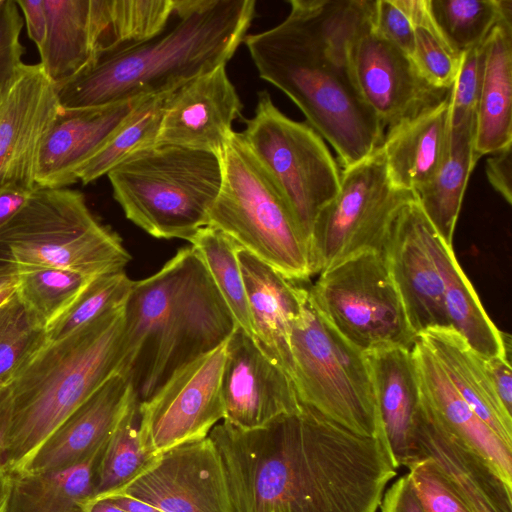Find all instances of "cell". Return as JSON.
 Returning <instances> with one entry per match:
<instances>
[{
  "label": "cell",
  "instance_id": "41",
  "mask_svg": "<svg viewBox=\"0 0 512 512\" xmlns=\"http://www.w3.org/2000/svg\"><path fill=\"white\" fill-rule=\"evenodd\" d=\"M484 59L485 42L461 55L450 90V129L476 123Z\"/></svg>",
  "mask_w": 512,
  "mask_h": 512
},
{
  "label": "cell",
  "instance_id": "12",
  "mask_svg": "<svg viewBox=\"0 0 512 512\" xmlns=\"http://www.w3.org/2000/svg\"><path fill=\"white\" fill-rule=\"evenodd\" d=\"M415 197L391 184L380 148L343 169L338 193L318 213L312 227V274L363 252H381L397 212Z\"/></svg>",
  "mask_w": 512,
  "mask_h": 512
},
{
  "label": "cell",
  "instance_id": "44",
  "mask_svg": "<svg viewBox=\"0 0 512 512\" xmlns=\"http://www.w3.org/2000/svg\"><path fill=\"white\" fill-rule=\"evenodd\" d=\"M22 27L23 20L16 1L0 0V86L5 85L23 64Z\"/></svg>",
  "mask_w": 512,
  "mask_h": 512
},
{
  "label": "cell",
  "instance_id": "10",
  "mask_svg": "<svg viewBox=\"0 0 512 512\" xmlns=\"http://www.w3.org/2000/svg\"><path fill=\"white\" fill-rule=\"evenodd\" d=\"M244 123V140L309 244L318 213L340 189L338 162L319 133L309 123L283 114L266 90L258 92L254 115Z\"/></svg>",
  "mask_w": 512,
  "mask_h": 512
},
{
  "label": "cell",
  "instance_id": "50",
  "mask_svg": "<svg viewBox=\"0 0 512 512\" xmlns=\"http://www.w3.org/2000/svg\"><path fill=\"white\" fill-rule=\"evenodd\" d=\"M111 500L116 506L123 509L126 512H162L153 505L136 498L124 495V494H113L106 497ZM95 499V498H94Z\"/></svg>",
  "mask_w": 512,
  "mask_h": 512
},
{
  "label": "cell",
  "instance_id": "45",
  "mask_svg": "<svg viewBox=\"0 0 512 512\" xmlns=\"http://www.w3.org/2000/svg\"><path fill=\"white\" fill-rule=\"evenodd\" d=\"M379 508L381 512H425L407 474L385 490Z\"/></svg>",
  "mask_w": 512,
  "mask_h": 512
},
{
  "label": "cell",
  "instance_id": "3",
  "mask_svg": "<svg viewBox=\"0 0 512 512\" xmlns=\"http://www.w3.org/2000/svg\"><path fill=\"white\" fill-rule=\"evenodd\" d=\"M255 16V0H175L160 34L100 54L80 74L55 86L60 105L95 107L175 90L227 65Z\"/></svg>",
  "mask_w": 512,
  "mask_h": 512
},
{
  "label": "cell",
  "instance_id": "30",
  "mask_svg": "<svg viewBox=\"0 0 512 512\" xmlns=\"http://www.w3.org/2000/svg\"><path fill=\"white\" fill-rule=\"evenodd\" d=\"M108 441L74 466L42 473L11 474L6 512H88L97 469Z\"/></svg>",
  "mask_w": 512,
  "mask_h": 512
},
{
  "label": "cell",
  "instance_id": "34",
  "mask_svg": "<svg viewBox=\"0 0 512 512\" xmlns=\"http://www.w3.org/2000/svg\"><path fill=\"white\" fill-rule=\"evenodd\" d=\"M430 15L458 55L480 46L501 21H512L510 0H427Z\"/></svg>",
  "mask_w": 512,
  "mask_h": 512
},
{
  "label": "cell",
  "instance_id": "54",
  "mask_svg": "<svg viewBox=\"0 0 512 512\" xmlns=\"http://www.w3.org/2000/svg\"><path fill=\"white\" fill-rule=\"evenodd\" d=\"M17 283L0 290V306L5 303L16 291Z\"/></svg>",
  "mask_w": 512,
  "mask_h": 512
},
{
  "label": "cell",
  "instance_id": "28",
  "mask_svg": "<svg viewBox=\"0 0 512 512\" xmlns=\"http://www.w3.org/2000/svg\"><path fill=\"white\" fill-rule=\"evenodd\" d=\"M509 145H512V21H501L485 41L475 156L479 160Z\"/></svg>",
  "mask_w": 512,
  "mask_h": 512
},
{
  "label": "cell",
  "instance_id": "17",
  "mask_svg": "<svg viewBox=\"0 0 512 512\" xmlns=\"http://www.w3.org/2000/svg\"><path fill=\"white\" fill-rule=\"evenodd\" d=\"M222 396L223 421L243 431L262 428L302 407L288 374L239 327L227 340Z\"/></svg>",
  "mask_w": 512,
  "mask_h": 512
},
{
  "label": "cell",
  "instance_id": "21",
  "mask_svg": "<svg viewBox=\"0 0 512 512\" xmlns=\"http://www.w3.org/2000/svg\"><path fill=\"white\" fill-rule=\"evenodd\" d=\"M137 399L129 378L117 372L76 408L18 473L74 466L106 442Z\"/></svg>",
  "mask_w": 512,
  "mask_h": 512
},
{
  "label": "cell",
  "instance_id": "20",
  "mask_svg": "<svg viewBox=\"0 0 512 512\" xmlns=\"http://www.w3.org/2000/svg\"><path fill=\"white\" fill-rule=\"evenodd\" d=\"M142 97L95 107L61 106L39 151L37 186L64 188L78 182L79 170L106 144Z\"/></svg>",
  "mask_w": 512,
  "mask_h": 512
},
{
  "label": "cell",
  "instance_id": "53",
  "mask_svg": "<svg viewBox=\"0 0 512 512\" xmlns=\"http://www.w3.org/2000/svg\"><path fill=\"white\" fill-rule=\"evenodd\" d=\"M17 280L18 277L16 274L0 272V290L10 285L16 284Z\"/></svg>",
  "mask_w": 512,
  "mask_h": 512
},
{
  "label": "cell",
  "instance_id": "2",
  "mask_svg": "<svg viewBox=\"0 0 512 512\" xmlns=\"http://www.w3.org/2000/svg\"><path fill=\"white\" fill-rule=\"evenodd\" d=\"M396 475L378 439L302 404L279 417L258 443L246 488L260 512H377Z\"/></svg>",
  "mask_w": 512,
  "mask_h": 512
},
{
  "label": "cell",
  "instance_id": "22",
  "mask_svg": "<svg viewBox=\"0 0 512 512\" xmlns=\"http://www.w3.org/2000/svg\"><path fill=\"white\" fill-rule=\"evenodd\" d=\"M376 408L394 467L420 459L417 423L421 390L412 349L385 347L364 353Z\"/></svg>",
  "mask_w": 512,
  "mask_h": 512
},
{
  "label": "cell",
  "instance_id": "8",
  "mask_svg": "<svg viewBox=\"0 0 512 512\" xmlns=\"http://www.w3.org/2000/svg\"><path fill=\"white\" fill-rule=\"evenodd\" d=\"M222 183L208 226L219 229L292 281L311 277L309 244L241 132L219 154Z\"/></svg>",
  "mask_w": 512,
  "mask_h": 512
},
{
  "label": "cell",
  "instance_id": "43",
  "mask_svg": "<svg viewBox=\"0 0 512 512\" xmlns=\"http://www.w3.org/2000/svg\"><path fill=\"white\" fill-rule=\"evenodd\" d=\"M371 28L409 55L414 53V30L406 0H370Z\"/></svg>",
  "mask_w": 512,
  "mask_h": 512
},
{
  "label": "cell",
  "instance_id": "19",
  "mask_svg": "<svg viewBox=\"0 0 512 512\" xmlns=\"http://www.w3.org/2000/svg\"><path fill=\"white\" fill-rule=\"evenodd\" d=\"M242 110L226 65L219 66L172 92L157 143L219 155L233 132L232 123L242 118Z\"/></svg>",
  "mask_w": 512,
  "mask_h": 512
},
{
  "label": "cell",
  "instance_id": "33",
  "mask_svg": "<svg viewBox=\"0 0 512 512\" xmlns=\"http://www.w3.org/2000/svg\"><path fill=\"white\" fill-rule=\"evenodd\" d=\"M189 242L209 273L237 327L255 338L237 258L240 246L212 226L200 229Z\"/></svg>",
  "mask_w": 512,
  "mask_h": 512
},
{
  "label": "cell",
  "instance_id": "25",
  "mask_svg": "<svg viewBox=\"0 0 512 512\" xmlns=\"http://www.w3.org/2000/svg\"><path fill=\"white\" fill-rule=\"evenodd\" d=\"M412 354L421 395L441 424L460 442L483 457L512 487V447L475 414L452 385L438 359L419 337Z\"/></svg>",
  "mask_w": 512,
  "mask_h": 512
},
{
  "label": "cell",
  "instance_id": "14",
  "mask_svg": "<svg viewBox=\"0 0 512 512\" xmlns=\"http://www.w3.org/2000/svg\"><path fill=\"white\" fill-rule=\"evenodd\" d=\"M113 494L162 512H233L223 461L209 436L153 457Z\"/></svg>",
  "mask_w": 512,
  "mask_h": 512
},
{
  "label": "cell",
  "instance_id": "24",
  "mask_svg": "<svg viewBox=\"0 0 512 512\" xmlns=\"http://www.w3.org/2000/svg\"><path fill=\"white\" fill-rule=\"evenodd\" d=\"M379 148L395 188L415 194L428 184L450 150V92L435 106L388 128Z\"/></svg>",
  "mask_w": 512,
  "mask_h": 512
},
{
  "label": "cell",
  "instance_id": "35",
  "mask_svg": "<svg viewBox=\"0 0 512 512\" xmlns=\"http://www.w3.org/2000/svg\"><path fill=\"white\" fill-rule=\"evenodd\" d=\"M102 8L104 31L96 57L160 34L172 18L175 0H102Z\"/></svg>",
  "mask_w": 512,
  "mask_h": 512
},
{
  "label": "cell",
  "instance_id": "7",
  "mask_svg": "<svg viewBox=\"0 0 512 512\" xmlns=\"http://www.w3.org/2000/svg\"><path fill=\"white\" fill-rule=\"evenodd\" d=\"M131 255L121 238L67 187H37L0 227V272L62 268L88 276L124 270Z\"/></svg>",
  "mask_w": 512,
  "mask_h": 512
},
{
  "label": "cell",
  "instance_id": "31",
  "mask_svg": "<svg viewBox=\"0 0 512 512\" xmlns=\"http://www.w3.org/2000/svg\"><path fill=\"white\" fill-rule=\"evenodd\" d=\"M476 123L450 129L448 157L436 176L415 193L424 214L450 246L470 174L478 159L474 152Z\"/></svg>",
  "mask_w": 512,
  "mask_h": 512
},
{
  "label": "cell",
  "instance_id": "1",
  "mask_svg": "<svg viewBox=\"0 0 512 512\" xmlns=\"http://www.w3.org/2000/svg\"><path fill=\"white\" fill-rule=\"evenodd\" d=\"M278 25L247 34L259 76L285 93L335 150L343 169L373 154L384 129L356 84L349 43L368 0H289Z\"/></svg>",
  "mask_w": 512,
  "mask_h": 512
},
{
  "label": "cell",
  "instance_id": "13",
  "mask_svg": "<svg viewBox=\"0 0 512 512\" xmlns=\"http://www.w3.org/2000/svg\"><path fill=\"white\" fill-rule=\"evenodd\" d=\"M227 340L178 368L149 399L139 402L140 443L149 457L209 436L224 419Z\"/></svg>",
  "mask_w": 512,
  "mask_h": 512
},
{
  "label": "cell",
  "instance_id": "36",
  "mask_svg": "<svg viewBox=\"0 0 512 512\" xmlns=\"http://www.w3.org/2000/svg\"><path fill=\"white\" fill-rule=\"evenodd\" d=\"M139 421V400L135 399L109 438L97 469L93 499L118 491L152 459L141 447Z\"/></svg>",
  "mask_w": 512,
  "mask_h": 512
},
{
  "label": "cell",
  "instance_id": "9",
  "mask_svg": "<svg viewBox=\"0 0 512 512\" xmlns=\"http://www.w3.org/2000/svg\"><path fill=\"white\" fill-rule=\"evenodd\" d=\"M290 345L300 402L356 434L378 439L389 453L365 355L319 313L308 289Z\"/></svg>",
  "mask_w": 512,
  "mask_h": 512
},
{
  "label": "cell",
  "instance_id": "51",
  "mask_svg": "<svg viewBox=\"0 0 512 512\" xmlns=\"http://www.w3.org/2000/svg\"><path fill=\"white\" fill-rule=\"evenodd\" d=\"M11 488V474L0 466V512H6Z\"/></svg>",
  "mask_w": 512,
  "mask_h": 512
},
{
  "label": "cell",
  "instance_id": "15",
  "mask_svg": "<svg viewBox=\"0 0 512 512\" xmlns=\"http://www.w3.org/2000/svg\"><path fill=\"white\" fill-rule=\"evenodd\" d=\"M369 4L349 43L359 91L384 131L435 106L451 89L431 84L413 59L370 26Z\"/></svg>",
  "mask_w": 512,
  "mask_h": 512
},
{
  "label": "cell",
  "instance_id": "39",
  "mask_svg": "<svg viewBox=\"0 0 512 512\" xmlns=\"http://www.w3.org/2000/svg\"><path fill=\"white\" fill-rule=\"evenodd\" d=\"M47 343L46 328L15 291L0 306V385Z\"/></svg>",
  "mask_w": 512,
  "mask_h": 512
},
{
  "label": "cell",
  "instance_id": "32",
  "mask_svg": "<svg viewBox=\"0 0 512 512\" xmlns=\"http://www.w3.org/2000/svg\"><path fill=\"white\" fill-rule=\"evenodd\" d=\"M173 91L142 97L106 144L79 170L78 181L89 184L107 175L137 151L157 143L164 111Z\"/></svg>",
  "mask_w": 512,
  "mask_h": 512
},
{
  "label": "cell",
  "instance_id": "38",
  "mask_svg": "<svg viewBox=\"0 0 512 512\" xmlns=\"http://www.w3.org/2000/svg\"><path fill=\"white\" fill-rule=\"evenodd\" d=\"M133 284L124 270L93 277L70 306L47 325L48 342L60 340L101 315L125 306Z\"/></svg>",
  "mask_w": 512,
  "mask_h": 512
},
{
  "label": "cell",
  "instance_id": "4",
  "mask_svg": "<svg viewBox=\"0 0 512 512\" xmlns=\"http://www.w3.org/2000/svg\"><path fill=\"white\" fill-rule=\"evenodd\" d=\"M236 328L194 249L182 248L158 272L134 281L124 310L119 372L143 402Z\"/></svg>",
  "mask_w": 512,
  "mask_h": 512
},
{
  "label": "cell",
  "instance_id": "49",
  "mask_svg": "<svg viewBox=\"0 0 512 512\" xmlns=\"http://www.w3.org/2000/svg\"><path fill=\"white\" fill-rule=\"evenodd\" d=\"M31 193L15 189L0 191V227L22 208Z\"/></svg>",
  "mask_w": 512,
  "mask_h": 512
},
{
  "label": "cell",
  "instance_id": "23",
  "mask_svg": "<svg viewBox=\"0 0 512 512\" xmlns=\"http://www.w3.org/2000/svg\"><path fill=\"white\" fill-rule=\"evenodd\" d=\"M237 258L255 339L292 380L291 329L301 312L307 288L287 279L241 247Z\"/></svg>",
  "mask_w": 512,
  "mask_h": 512
},
{
  "label": "cell",
  "instance_id": "5",
  "mask_svg": "<svg viewBox=\"0 0 512 512\" xmlns=\"http://www.w3.org/2000/svg\"><path fill=\"white\" fill-rule=\"evenodd\" d=\"M125 306L48 342L0 385V466L20 472L64 420L119 372Z\"/></svg>",
  "mask_w": 512,
  "mask_h": 512
},
{
  "label": "cell",
  "instance_id": "42",
  "mask_svg": "<svg viewBox=\"0 0 512 512\" xmlns=\"http://www.w3.org/2000/svg\"><path fill=\"white\" fill-rule=\"evenodd\" d=\"M407 468V476L425 512H470L431 458L422 457Z\"/></svg>",
  "mask_w": 512,
  "mask_h": 512
},
{
  "label": "cell",
  "instance_id": "37",
  "mask_svg": "<svg viewBox=\"0 0 512 512\" xmlns=\"http://www.w3.org/2000/svg\"><path fill=\"white\" fill-rule=\"evenodd\" d=\"M17 277L19 298L45 328L70 306L93 278L62 268H34L18 273Z\"/></svg>",
  "mask_w": 512,
  "mask_h": 512
},
{
  "label": "cell",
  "instance_id": "16",
  "mask_svg": "<svg viewBox=\"0 0 512 512\" xmlns=\"http://www.w3.org/2000/svg\"><path fill=\"white\" fill-rule=\"evenodd\" d=\"M61 105L40 63L22 64L0 92V191L33 192L43 140Z\"/></svg>",
  "mask_w": 512,
  "mask_h": 512
},
{
  "label": "cell",
  "instance_id": "6",
  "mask_svg": "<svg viewBox=\"0 0 512 512\" xmlns=\"http://www.w3.org/2000/svg\"><path fill=\"white\" fill-rule=\"evenodd\" d=\"M125 216L159 239L190 241L208 226L222 183L219 155L155 143L107 173Z\"/></svg>",
  "mask_w": 512,
  "mask_h": 512
},
{
  "label": "cell",
  "instance_id": "55",
  "mask_svg": "<svg viewBox=\"0 0 512 512\" xmlns=\"http://www.w3.org/2000/svg\"><path fill=\"white\" fill-rule=\"evenodd\" d=\"M1 88H2V86H0V92H1Z\"/></svg>",
  "mask_w": 512,
  "mask_h": 512
},
{
  "label": "cell",
  "instance_id": "27",
  "mask_svg": "<svg viewBox=\"0 0 512 512\" xmlns=\"http://www.w3.org/2000/svg\"><path fill=\"white\" fill-rule=\"evenodd\" d=\"M418 337L430 348L452 385L475 414L512 447V415L501 404L483 357L452 327L432 328Z\"/></svg>",
  "mask_w": 512,
  "mask_h": 512
},
{
  "label": "cell",
  "instance_id": "40",
  "mask_svg": "<svg viewBox=\"0 0 512 512\" xmlns=\"http://www.w3.org/2000/svg\"><path fill=\"white\" fill-rule=\"evenodd\" d=\"M414 30L413 61L434 86L451 89L461 55L455 53L436 27L427 0H406Z\"/></svg>",
  "mask_w": 512,
  "mask_h": 512
},
{
  "label": "cell",
  "instance_id": "18",
  "mask_svg": "<svg viewBox=\"0 0 512 512\" xmlns=\"http://www.w3.org/2000/svg\"><path fill=\"white\" fill-rule=\"evenodd\" d=\"M430 225L415 197L397 212L381 250L417 337L432 328L451 327L442 278L428 244Z\"/></svg>",
  "mask_w": 512,
  "mask_h": 512
},
{
  "label": "cell",
  "instance_id": "47",
  "mask_svg": "<svg viewBox=\"0 0 512 512\" xmlns=\"http://www.w3.org/2000/svg\"><path fill=\"white\" fill-rule=\"evenodd\" d=\"M484 366L493 388L505 408L512 415V377L510 361L504 357L484 358Z\"/></svg>",
  "mask_w": 512,
  "mask_h": 512
},
{
  "label": "cell",
  "instance_id": "29",
  "mask_svg": "<svg viewBox=\"0 0 512 512\" xmlns=\"http://www.w3.org/2000/svg\"><path fill=\"white\" fill-rule=\"evenodd\" d=\"M428 244L442 278L445 308L451 327L480 356L504 357L510 361V335L500 331L491 321L461 269L452 246L441 238L432 224L428 230Z\"/></svg>",
  "mask_w": 512,
  "mask_h": 512
},
{
  "label": "cell",
  "instance_id": "52",
  "mask_svg": "<svg viewBox=\"0 0 512 512\" xmlns=\"http://www.w3.org/2000/svg\"><path fill=\"white\" fill-rule=\"evenodd\" d=\"M88 512H126L108 498H95L88 504Z\"/></svg>",
  "mask_w": 512,
  "mask_h": 512
},
{
  "label": "cell",
  "instance_id": "48",
  "mask_svg": "<svg viewBox=\"0 0 512 512\" xmlns=\"http://www.w3.org/2000/svg\"><path fill=\"white\" fill-rule=\"evenodd\" d=\"M16 3L24 14L29 38L39 48L45 40L47 28L44 0H16Z\"/></svg>",
  "mask_w": 512,
  "mask_h": 512
},
{
  "label": "cell",
  "instance_id": "11",
  "mask_svg": "<svg viewBox=\"0 0 512 512\" xmlns=\"http://www.w3.org/2000/svg\"><path fill=\"white\" fill-rule=\"evenodd\" d=\"M319 274L310 300L347 342L363 353L413 348L417 336L381 252H363Z\"/></svg>",
  "mask_w": 512,
  "mask_h": 512
},
{
  "label": "cell",
  "instance_id": "46",
  "mask_svg": "<svg viewBox=\"0 0 512 512\" xmlns=\"http://www.w3.org/2000/svg\"><path fill=\"white\" fill-rule=\"evenodd\" d=\"M511 146L491 154L486 163V174L491 186L508 204L512 203Z\"/></svg>",
  "mask_w": 512,
  "mask_h": 512
},
{
  "label": "cell",
  "instance_id": "26",
  "mask_svg": "<svg viewBox=\"0 0 512 512\" xmlns=\"http://www.w3.org/2000/svg\"><path fill=\"white\" fill-rule=\"evenodd\" d=\"M46 36L38 48L47 77L60 85L95 59L103 33L101 0H44Z\"/></svg>",
  "mask_w": 512,
  "mask_h": 512
}]
</instances>
